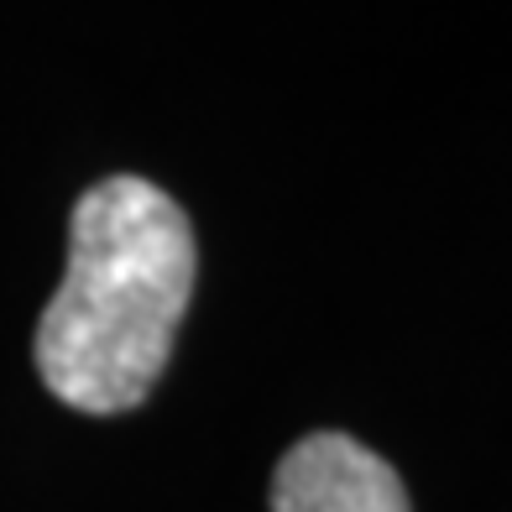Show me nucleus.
Returning a JSON list of instances; mask_svg holds the SVG:
<instances>
[{
    "label": "nucleus",
    "instance_id": "obj_2",
    "mask_svg": "<svg viewBox=\"0 0 512 512\" xmlns=\"http://www.w3.org/2000/svg\"><path fill=\"white\" fill-rule=\"evenodd\" d=\"M272 512H413L398 471L340 429L304 434L272 471Z\"/></svg>",
    "mask_w": 512,
    "mask_h": 512
},
{
    "label": "nucleus",
    "instance_id": "obj_1",
    "mask_svg": "<svg viewBox=\"0 0 512 512\" xmlns=\"http://www.w3.org/2000/svg\"><path fill=\"white\" fill-rule=\"evenodd\" d=\"M199 246L183 204L136 173L100 178L68 220L63 283L37 319V377L79 413H126L168 371Z\"/></svg>",
    "mask_w": 512,
    "mask_h": 512
}]
</instances>
